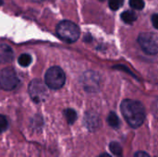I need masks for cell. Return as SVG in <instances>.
Masks as SVG:
<instances>
[{"instance_id": "cell-1", "label": "cell", "mask_w": 158, "mask_h": 157, "mask_svg": "<svg viewBox=\"0 0 158 157\" xmlns=\"http://www.w3.org/2000/svg\"><path fill=\"white\" fill-rule=\"evenodd\" d=\"M122 114L132 128H139L145 119V110L143 104L136 100L125 99L121 103Z\"/></svg>"}, {"instance_id": "cell-2", "label": "cell", "mask_w": 158, "mask_h": 157, "mask_svg": "<svg viewBox=\"0 0 158 157\" xmlns=\"http://www.w3.org/2000/svg\"><path fill=\"white\" fill-rule=\"evenodd\" d=\"M56 34L64 42L74 43L79 39L81 31L79 27L74 22L63 20L56 27Z\"/></svg>"}, {"instance_id": "cell-3", "label": "cell", "mask_w": 158, "mask_h": 157, "mask_svg": "<svg viewBox=\"0 0 158 157\" xmlns=\"http://www.w3.org/2000/svg\"><path fill=\"white\" fill-rule=\"evenodd\" d=\"M44 81L46 86H48L50 89L58 90L65 84L66 75L61 68L55 66L47 69L44 76Z\"/></svg>"}, {"instance_id": "cell-4", "label": "cell", "mask_w": 158, "mask_h": 157, "mask_svg": "<svg viewBox=\"0 0 158 157\" xmlns=\"http://www.w3.org/2000/svg\"><path fill=\"white\" fill-rule=\"evenodd\" d=\"M138 43L141 48L147 55L158 53V37L152 32H143L138 36Z\"/></svg>"}, {"instance_id": "cell-5", "label": "cell", "mask_w": 158, "mask_h": 157, "mask_svg": "<svg viewBox=\"0 0 158 157\" xmlns=\"http://www.w3.org/2000/svg\"><path fill=\"white\" fill-rule=\"evenodd\" d=\"M19 84V77L12 68H6L0 71V88L5 91H12Z\"/></svg>"}, {"instance_id": "cell-6", "label": "cell", "mask_w": 158, "mask_h": 157, "mask_svg": "<svg viewBox=\"0 0 158 157\" xmlns=\"http://www.w3.org/2000/svg\"><path fill=\"white\" fill-rule=\"evenodd\" d=\"M29 93L31 98L35 103H41L45 100L48 94V90L46 84H44L41 80H33L29 85Z\"/></svg>"}, {"instance_id": "cell-7", "label": "cell", "mask_w": 158, "mask_h": 157, "mask_svg": "<svg viewBox=\"0 0 158 157\" xmlns=\"http://www.w3.org/2000/svg\"><path fill=\"white\" fill-rule=\"evenodd\" d=\"M84 87L87 91L95 92L99 86V77L96 73L89 71L84 74Z\"/></svg>"}, {"instance_id": "cell-8", "label": "cell", "mask_w": 158, "mask_h": 157, "mask_svg": "<svg viewBox=\"0 0 158 157\" xmlns=\"http://www.w3.org/2000/svg\"><path fill=\"white\" fill-rule=\"evenodd\" d=\"M84 123H85L86 128L89 130L94 131L100 126V119H99V117L95 113L88 112V113H86V115L84 117Z\"/></svg>"}, {"instance_id": "cell-9", "label": "cell", "mask_w": 158, "mask_h": 157, "mask_svg": "<svg viewBox=\"0 0 158 157\" xmlns=\"http://www.w3.org/2000/svg\"><path fill=\"white\" fill-rule=\"evenodd\" d=\"M14 59V52L12 48L5 43L0 44V63L6 64Z\"/></svg>"}, {"instance_id": "cell-10", "label": "cell", "mask_w": 158, "mask_h": 157, "mask_svg": "<svg viewBox=\"0 0 158 157\" xmlns=\"http://www.w3.org/2000/svg\"><path fill=\"white\" fill-rule=\"evenodd\" d=\"M120 17H121V19L125 23H128V24H131L134 21H136V19H137V15L135 14V12H133L131 10L124 11Z\"/></svg>"}, {"instance_id": "cell-11", "label": "cell", "mask_w": 158, "mask_h": 157, "mask_svg": "<svg viewBox=\"0 0 158 157\" xmlns=\"http://www.w3.org/2000/svg\"><path fill=\"white\" fill-rule=\"evenodd\" d=\"M109 149H110L111 153L117 157H122V155H123V149H122L121 145L117 142L110 143Z\"/></svg>"}, {"instance_id": "cell-12", "label": "cell", "mask_w": 158, "mask_h": 157, "mask_svg": "<svg viewBox=\"0 0 158 157\" xmlns=\"http://www.w3.org/2000/svg\"><path fill=\"white\" fill-rule=\"evenodd\" d=\"M107 122H108V124L112 128H115V129H118L119 127V125H120L119 118L117 116V114L114 113V112H110L109 113V115L107 117Z\"/></svg>"}, {"instance_id": "cell-13", "label": "cell", "mask_w": 158, "mask_h": 157, "mask_svg": "<svg viewBox=\"0 0 158 157\" xmlns=\"http://www.w3.org/2000/svg\"><path fill=\"white\" fill-rule=\"evenodd\" d=\"M64 115H65L69 124H73L76 121V119H77V113L73 109H70V108L66 109L64 111Z\"/></svg>"}, {"instance_id": "cell-14", "label": "cell", "mask_w": 158, "mask_h": 157, "mask_svg": "<svg viewBox=\"0 0 158 157\" xmlns=\"http://www.w3.org/2000/svg\"><path fill=\"white\" fill-rule=\"evenodd\" d=\"M18 62H19V66H21V67H28L31 62V57L28 54H22L19 56Z\"/></svg>"}, {"instance_id": "cell-15", "label": "cell", "mask_w": 158, "mask_h": 157, "mask_svg": "<svg viewBox=\"0 0 158 157\" xmlns=\"http://www.w3.org/2000/svg\"><path fill=\"white\" fill-rule=\"evenodd\" d=\"M129 3H130V6L132 8L136 9V10H142V9H143L144 5H145L143 0H130Z\"/></svg>"}, {"instance_id": "cell-16", "label": "cell", "mask_w": 158, "mask_h": 157, "mask_svg": "<svg viewBox=\"0 0 158 157\" xmlns=\"http://www.w3.org/2000/svg\"><path fill=\"white\" fill-rule=\"evenodd\" d=\"M124 0H108L109 7L112 10H118L122 5H123Z\"/></svg>"}, {"instance_id": "cell-17", "label": "cell", "mask_w": 158, "mask_h": 157, "mask_svg": "<svg viewBox=\"0 0 158 157\" xmlns=\"http://www.w3.org/2000/svg\"><path fill=\"white\" fill-rule=\"evenodd\" d=\"M7 128H8V122L6 118L0 114V132L6 130Z\"/></svg>"}, {"instance_id": "cell-18", "label": "cell", "mask_w": 158, "mask_h": 157, "mask_svg": "<svg viewBox=\"0 0 158 157\" xmlns=\"http://www.w3.org/2000/svg\"><path fill=\"white\" fill-rule=\"evenodd\" d=\"M152 23L154 27L158 30V14H154L152 16Z\"/></svg>"}, {"instance_id": "cell-19", "label": "cell", "mask_w": 158, "mask_h": 157, "mask_svg": "<svg viewBox=\"0 0 158 157\" xmlns=\"http://www.w3.org/2000/svg\"><path fill=\"white\" fill-rule=\"evenodd\" d=\"M134 157H150V156H149V155H148V154H146V153H144V152H138V153H136V154H135Z\"/></svg>"}, {"instance_id": "cell-20", "label": "cell", "mask_w": 158, "mask_h": 157, "mask_svg": "<svg viewBox=\"0 0 158 157\" xmlns=\"http://www.w3.org/2000/svg\"><path fill=\"white\" fill-rule=\"evenodd\" d=\"M99 157H112V156H110V155H107V154H103V155H101Z\"/></svg>"}, {"instance_id": "cell-21", "label": "cell", "mask_w": 158, "mask_h": 157, "mask_svg": "<svg viewBox=\"0 0 158 157\" xmlns=\"http://www.w3.org/2000/svg\"><path fill=\"white\" fill-rule=\"evenodd\" d=\"M2 4H3V1H2V0H0V6H1Z\"/></svg>"}, {"instance_id": "cell-22", "label": "cell", "mask_w": 158, "mask_h": 157, "mask_svg": "<svg viewBox=\"0 0 158 157\" xmlns=\"http://www.w3.org/2000/svg\"><path fill=\"white\" fill-rule=\"evenodd\" d=\"M100 1H104V0H100Z\"/></svg>"}, {"instance_id": "cell-23", "label": "cell", "mask_w": 158, "mask_h": 157, "mask_svg": "<svg viewBox=\"0 0 158 157\" xmlns=\"http://www.w3.org/2000/svg\"><path fill=\"white\" fill-rule=\"evenodd\" d=\"M156 157H158V156H156Z\"/></svg>"}]
</instances>
